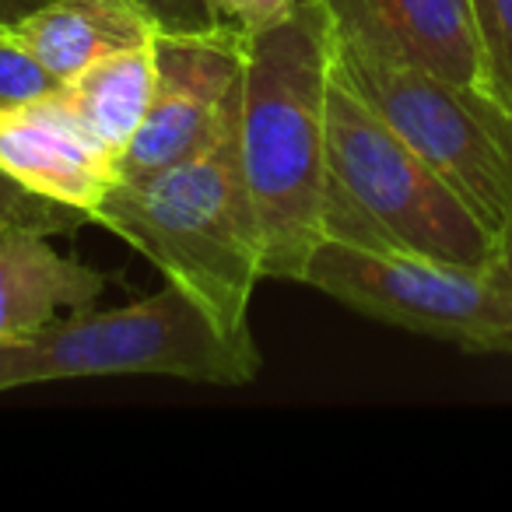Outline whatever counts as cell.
<instances>
[{"label":"cell","mask_w":512,"mask_h":512,"mask_svg":"<svg viewBox=\"0 0 512 512\" xmlns=\"http://www.w3.org/2000/svg\"><path fill=\"white\" fill-rule=\"evenodd\" d=\"M0 169L88 221L120 183V155L78 120L60 88L46 99L0 106Z\"/></svg>","instance_id":"9c48e42d"},{"label":"cell","mask_w":512,"mask_h":512,"mask_svg":"<svg viewBox=\"0 0 512 512\" xmlns=\"http://www.w3.org/2000/svg\"><path fill=\"white\" fill-rule=\"evenodd\" d=\"M106 274L53 249L50 235H0V344L99 302Z\"/></svg>","instance_id":"30bf717a"},{"label":"cell","mask_w":512,"mask_h":512,"mask_svg":"<svg viewBox=\"0 0 512 512\" xmlns=\"http://www.w3.org/2000/svg\"><path fill=\"white\" fill-rule=\"evenodd\" d=\"M158 29V36H211L221 32L211 0H130ZM232 32V29H228Z\"/></svg>","instance_id":"2e32d148"},{"label":"cell","mask_w":512,"mask_h":512,"mask_svg":"<svg viewBox=\"0 0 512 512\" xmlns=\"http://www.w3.org/2000/svg\"><path fill=\"white\" fill-rule=\"evenodd\" d=\"M11 32L53 78H60V85L95 60L158 36L130 0H46L11 25Z\"/></svg>","instance_id":"8fae6325"},{"label":"cell","mask_w":512,"mask_h":512,"mask_svg":"<svg viewBox=\"0 0 512 512\" xmlns=\"http://www.w3.org/2000/svg\"><path fill=\"white\" fill-rule=\"evenodd\" d=\"M60 88L43 64L29 53V46L11 32V25H0V106H22V102L46 99Z\"/></svg>","instance_id":"9a60e30c"},{"label":"cell","mask_w":512,"mask_h":512,"mask_svg":"<svg viewBox=\"0 0 512 512\" xmlns=\"http://www.w3.org/2000/svg\"><path fill=\"white\" fill-rule=\"evenodd\" d=\"M88 221V214L57 204L50 197H39L29 186L11 179L0 169V235L8 232H39V235H64Z\"/></svg>","instance_id":"4fadbf2b"},{"label":"cell","mask_w":512,"mask_h":512,"mask_svg":"<svg viewBox=\"0 0 512 512\" xmlns=\"http://www.w3.org/2000/svg\"><path fill=\"white\" fill-rule=\"evenodd\" d=\"M323 239L488 271L495 235L463 197L330 67Z\"/></svg>","instance_id":"3957f363"},{"label":"cell","mask_w":512,"mask_h":512,"mask_svg":"<svg viewBox=\"0 0 512 512\" xmlns=\"http://www.w3.org/2000/svg\"><path fill=\"white\" fill-rule=\"evenodd\" d=\"M334 74L460 193L495 242L512 232V106L484 88L390 64L337 39Z\"/></svg>","instance_id":"5b68a950"},{"label":"cell","mask_w":512,"mask_h":512,"mask_svg":"<svg viewBox=\"0 0 512 512\" xmlns=\"http://www.w3.org/2000/svg\"><path fill=\"white\" fill-rule=\"evenodd\" d=\"M239 102L207 148L144 179H120L92 221L148 256L232 334L249 330L264 235L239 155Z\"/></svg>","instance_id":"7a4b0ae2"},{"label":"cell","mask_w":512,"mask_h":512,"mask_svg":"<svg viewBox=\"0 0 512 512\" xmlns=\"http://www.w3.org/2000/svg\"><path fill=\"white\" fill-rule=\"evenodd\" d=\"M302 285L369 320L463 351L512 355V292L488 271L323 239L302 271Z\"/></svg>","instance_id":"8992f818"},{"label":"cell","mask_w":512,"mask_h":512,"mask_svg":"<svg viewBox=\"0 0 512 512\" xmlns=\"http://www.w3.org/2000/svg\"><path fill=\"white\" fill-rule=\"evenodd\" d=\"M295 8H299V0H211V11L221 29H232L246 39L281 25Z\"/></svg>","instance_id":"e0dca14e"},{"label":"cell","mask_w":512,"mask_h":512,"mask_svg":"<svg viewBox=\"0 0 512 512\" xmlns=\"http://www.w3.org/2000/svg\"><path fill=\"white\" fill-rule=\"evenodd\" d=\"M249 39L239 32L158 36L151 109L120 155V179H144L197 155L218 137L242 95Z\"/></svg>","instance_id":"52a82bcc"},{"label":"cell","mask_w":512,"mask_h":512,"mask_svg":"<svg viewBox=\"0 0 512 512\" xmlns=\"http://www.w3.org/2000/svg\"><path fill=\"white\" fill-rule=\"evenodd\" d=\"M155 39L144 46L109 53L60 85V95L78 113V120L116 155H123V148L137 134V127L151 109V99H155Z\"/></svg>","instance_id":"7c38bea8"},{"label":"cell","mask_w":512,"mask_h":512,"mask_svg":"<svg viewBox=\"0 0 512 512\" xmlns=\"http://www.w3.org/2000/svg\"><path fill=\"white\" fill-rule=\"evenodd\" d=\"M320 8L337 43L491 92L470 0H320Z\"/></svg>","instance_id":"ba28073f"},{"label":"cell","mask_w":512,"mask_h":512,"mask_svg":"<svg viewBox=\"0 0 512 512\" xmlns=\"http://www.w3.org/2000/svg\"><path fill=\"white\" fill-rule=\"evenodd\" d=\"M88 376H172L246 386L260 376V351L253 330H225L172 281L148 299L116 309H78L0 344V393Z\"/></svg>","instance_id":"277c9868"},{"label":"cell","mask_w":512,"mask_h":512,"mask_svg":"<svg viewBox=\"0 0 512 512\" xmlns=\"http://www.w3.org/2000/svg\"><path fill=\"white\" fill-rule=\"evenodd\" d=\"M39 4H46V0H0V25L22 22V18L32 15Z\"/></svg>","instance_id":"d6986e66"},{"label":"cell","mask_w":512,"mask_h":512,"mask_svg":"<svg viewBox=\"0 0 512 512\" xmlns=\"http://www.w3.org/2000/svg\"><path fill=\"white\" fill-rule=\"evenodd\" d=\"M470 11L488 60L491 95L512 106V0H470Z\"/></svg>","instance_id":"5bb4252c"},{"label":"cell","mask_w":512,"mask_h":512,"mask_svg":"<svg viewBox=\"0 0 512 512\" xmlns=\"http://www.w3.org/2000/svg\"><path fill=\"white\" fill-rule=\"evenodd\" d=\"M488 274H491V278H495V281H502V285L512 292V232L505 235L502 242H498V249H495V260H491Z\"/></svg>","instance_id":"ac0fdd59"},{"label":"cell","mask_w":512,"mask_h":512,"mask_svg":"<svg viewBox=\"0 0 512 512\" xmlns=\"http://www.w3.org/2000/svg\"><path fill=\"white\" fill-rule=\"evenodd\" d=\"M330 67L334 39L320 0H299L246 46L239 155L264 235V278L302 281L323 242Z\"/></svg>","instance_id":"6da1fadb"}]
</instances>
